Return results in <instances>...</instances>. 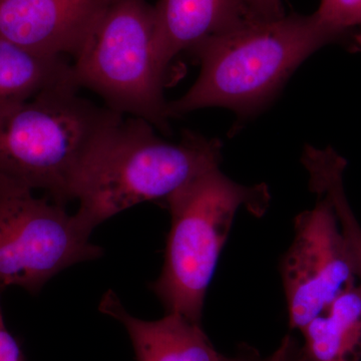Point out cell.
<instances>
[{
    "label": "cell",
    "instance_id": "cell-10",
    "mask_svg": "<svg viewBox=\"0 0 361 361\" xmlns=\"http://www.w3.org/2000/svg\"><path fill=\"white\" fill-rule=\"evenodd\" d=\"M99 310L122 323L137 361H229L220 355L202 329L177 313L158 320H142L130 314L113 291L106 292Z\"/></svg>",
    "mask_w": 361,
    "mask_h": 361
},
{
    "label": "cell",
    "instance_id": "cell-2",
    "mask_svg": "<svg viewBox=\"0 0 361 361\" xmlns=\"http://www.w3.org/2000/svg\"><path fill=\"white\" fill-rule=\"evenodd\" d=\"M330 44L336 39L313 14L244 21L192 51L201 63L200 75L184 96L169 104V115L208 106L255 111L304 59Z\"/></svg>",
    "mask_w": 361,
    "mask_h": 361
},
{
    "label": "cell",
    "instance_id": "cell-11",
    "mask_svg": "<svg viewBox=\"0 0 361 361\" xmlns=\"http://www.w3.org/2000/svg\"><path fill=\"white\" fill-rule=\"evenodd\" d=\"M68 82L75 84L65 58L42 56L0 39V118L44 90Z\"/></svg>",
    "mask_w": 361,
    "mask_h": 361
},
{
    "label": "cell",
    "instance_id": "cell-4",
    "mask_svg": "<svg viewBox=\"0 0 361 361\" xmlns=\"http://www.w3.org/2000/svg\"><path fill=\"white\" fill-rule=\"evenodd\" d=\"M269 201L266 185H240L216 168L165 202L172 223L163 269L149 288L167 313L201 322L207 291L237 211L244 207L261 217Z\"/></svg>",
    "mask_w": 361,
    "mask_h": 361
},
{
    "label": "cell",
    "instance_id": "cell-8",
    "mask_svg": "<svg viewBox=\"0 0 361 361\" xmlns=\"http://www.w3.org/2000/svg\"><path fill=\"white\" fill-rule=\"evenodd\" d=\"M111 0H0V39L47 56H75Z\"/></svg>",
    "mask_w": 361,
    "mask_h": 361
},
{
    "label": "cell",
    "instance_id": "cell-12",
    "mask_svg": "<svg viewBox=\"0 0 361 361\" xmlns=\"http://www.w3.org/2000/svg\"><path fill=\"white\" fill-rule=\"evenodd\" d=\"M301 332L304 361H361V284L341 293Z\"/></svg>",
    "mask_w": 361,
    "mask_h": 361
},
{
    "label": "cell",
    "instance_id": "cell-5",
    "mask_svg": "<svg viewBox=\"0 0 361 361\" xmlns=\"http://www.w3.org/2000/svg\"><path fill=\"white\" fill-rule=\"evenodd\" d=\"M73 59L80 89L96 92L121 115L170 130L164 97L167 71L157 51L154 6L146 0H111Z\"/></svg>",
    "mask_w": 361,
    "mask_h": 361
},
{
    "label": "cell",
    "instance_id": "cell-16",
    "mask_svg": "<svg viewBox=\"0 0 361 361\" xmlns=\"http://www.w3.org/2000/svg\"><path fill=\"white\" fill-rule=\"evenodd\" d=\"M246 2L254 20H269L284 16L281 0H246Z\"/></svg>",
    "mask_w": 361,
    "mask_h": 361
},
{
    "label": "cell",
    "instance_id": "cell-9",
    "mask_svg": "<svg viewBox=\"0 0 361 361\" xmlns=\"http://www.w3.org/2000/svg\"><path fill=\"white\" fill-rule=\"evenodd\" d=\"M254 20L246 0H159L154 6L157 51L163 68L179 54L244 21Z\"/></svg>",
    "mask_w": 361,
    "mask_h": 361
},
{
    "label": "cell",
    "instance_id": "cell-13",
    "mask_svg": "<svg viewBox=\"0 0 361 361\" xmlns=\"http://www.w3.org/2000/svg\"><path fill=\"white\" fill-rule=\"evenodd\" d=\"M313 16L334 35L337 44L360 47L357 32L361 28V0H320Z\"/></svg>",
    "mask_w": 361,
    "mask_h": 361
},
{
    "label": "cell",
    "instance_id": "cell-15",
    "mask_svg": "<svg viewBox=\"0 0 361 361\" xmlns=\"http://www.w3.org/2000/svg\"><path fill=\"white\" fill-rule=\"evenodd\" d=\"M0 361H25V355L20 344L7 329L1 304H0Z\"/></svg>",
    "mask_w": 361,
    "mask_h": 361
},
{
    "label": "cell",
    "instance_id": "cell-3",
    "mask_svg": "<svg viewBox=\"0 0 361 361\" xmlns=\"http://www.w3.org/2000/svg\"><path fill=\"white\" fill-rule=\"evenodd\" d=\"M68 82L0 118V179L73 201L78 176L123 115L99 106Z\"/></svg>",
    "mask_w": 361,
    "mask_h": 361
},
{
    "label": "cell",
    "instance_id": "cell-1",
    "mask_svg": "<svg viewBox=\"0 0 361 361\" xmlns=\"http://www.w3.org/2000/svg\"><path fill=\"white\" fill-rule=\"evenodd\" d=\"M154 126L130 116L106 135L78 176L75 215L94 231L104 221L145 202H166L190 182L219 168L221 142L186 132L164 141Z\"/></svg>",
    "mask_w": 361,
    "mask_h": 361
},
{
    "label": "cell",
    "instance_id": "cell-7",
    "mask_svg": "<svg viewBox=\"0 0 361 361\" xmlns=\"http://www.w3.org/2000/svg\"><path fill=\"white\" fill-rule=\"evenodd\" d=\"M355 252L329 197L295 219V236L281 262L289 325L301 331L355 285Z\"/></svg>",
    "mask_w": 361,
    "mask_h": 361
},
{
    "label": "cell",
    "instance_id": "cell-6",
    "mask_svg": "<svg viewBox=\"0 0 361 361\" xmlns=\"http://www.w3.org/2000/svg\"><path fill=\"white\" fill-rule=\"evenodd\" d=\"M92 233L63 205L0 179V291L16 286L37 293L66 268L102 257Z\"/></svg>",
    "mask_w": 361,
    "mask_h": 361
},
{
    "label": "cell",
    "instance_id": "cell-14",
    "mask_svg": "<svg viewBox=\"0 0 361 361\" xmlns=\"http://www.w3.org/2000/svg\"><path fill=\"white\" fill-rule=\"evenodd\" d=\"M229 361H304L302 355V345L299 344L295 337L286 336L282 339L281 343L276 350L267 356L261 357L255 353H240L234 358H229Z\"/></svg>",
    "mask_w": 361,
    "mask_h": 361
}]
</instances>
